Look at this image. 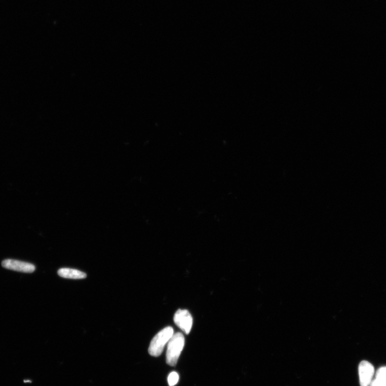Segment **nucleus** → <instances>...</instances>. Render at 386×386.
I'll use <instances>...</instances> for the list:
<instances>
[{"mask_svg": "<svg viewBox=\"0 0 386 386\" xmlns=\"http://www.w3.org/2000/svg\"><path fill=\"white\" fill-rule=\"evenodd\" d=\"M184 345L185 338L182 333H176L173 335L167 345L166 361L168 365L171 366L176 365Z\"/></svg>", "mask_w": 386, "mask_h": 386, "instance_id": "obj_1", "label": "nucleus"}, {"mask_svg": "<svg viewBox=\"0 0 386 386\" xmlns=\"http://www.w3.org/2000/svg\"><path fill=\"white\" fill-rule=\"evenodd\" d=\"M174 331L171 326L167 328L158 333L151 342L148 352L154 356L158 357L162 353L166 344L169 342L173 336Z\"/></svg>", "mask_w": 386, "mask_h": 386, "instance_id": "obj_2", "label": "nucleus"}, {"mask_svg": "<svg viewBox=\"0 0 386 386\" xmlns=\"http://www.w3.org/2000/svg\"><path fill=\"white\" fill-rule=\"evenodd\" d=\"M174 322L186 334H190L193 325V318L186 310H178L174 315Z\"/></svg>", "mask_w": 386, "mask_h": 386, "instance_id": "obj_3", "label": "nucleus"}, {"mask_svg": "<svg viewBox=\"0 0 386 386\" xmlns=\"http://www.w3.org/2000/svg\"><path fill=\"white\" fill-rule=\"evenodd\" d=\"M4 268L16 272L32 273L35 271V266L29 263L13 259H7L2 262Z\"/></svg>", "mask_w": 386, "mask_h": 386, "instance_id": "obj_4", "label": "nucleus"}, {"mask_svg": "<svg viewBox=\"0 0 386 386\" xmlns=\"http://www.w3.org/2000/svg\"><path fill=\"white\" fill-rule=\"evenodd\" d=\"M359 374L361 386H369L374 374V368L370 362L363 361L359 366Z\"/></svg>", "mask_w": 386, "mask_h": 386, "instance_id": "obj_5", "label": "nucleus"}, {"mask_svg": "<svg viewBox=\"0 0 386 386\" xmlns=\"http://www.w3.org/2000/svg\"><path fill=\"white\" fill-rule=\"evenodd\" d=\"M57 274L62 278L74 280L83 279L86 278V274L82 272L71 269H61Z\"/></svg>", "mask_w": 386, "mask_h": 386, "instance_id": "obj_6", "label": "nucleus"}, {"mask_svg": "<svg viewBox=\"0 0 386 386\" xmlns=\"http://www.w3.org/2000/svg\"><path fill=\"white\" fill-rule=\"evenodd\" d=\"M180 379V376L176 372H172L168 377L167 381L170 386H174L177 384Z\"/></svg>", "mask_w": 386, "mask_h": 386, "instance_id": "obj_7", "label": "nucleus"}, {"mask_svg": "<svg viewBox=\"0 0 386 386\" xmlns=\"http://www.w3.org/2000/svg\"><path fill=\"white\" fill-rule=\"evenodd\" d=\"M371 383V386H386V378H375Z\"/></svg>", "mask_w": 386, "mask_h": 386, "instance_id": "obj_8", "label": "nucleus"}, {"mask_svg": "<svg viewBox=\"0 0 386 386\" xmlns=\"http://www.w3.org/2000/svg\"><path fill=\"white\" fill-rule=\"evenodd\" d=\"M375 378H386V366L380 368L377 371Z\"/></svg>", "mask_w": 386, "mask_h": 386, "instance_id": "obj_9", "label": "nucleus"}]
</instances>
